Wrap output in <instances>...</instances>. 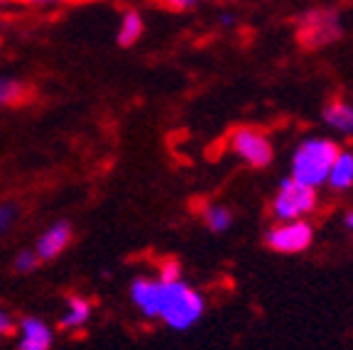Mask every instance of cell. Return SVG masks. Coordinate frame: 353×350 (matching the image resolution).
<instances>
[{
  "mask_svg": "<svg viewBox=\"0 0 353 350\" xmlns=\"http://www.w3.org/2000/svg\"><path fill=\"white\" fill-rule=\"evenodd\" d=\"M130 301L145 318L162 321L174 331H187L204 313V296L187 282H160L138 277L130 285Z\"/></svg>",
  "mask_w": 353,
  "mask_h": 350,
  "instance_id": "obj_1",
  "label": "cell"
},
{
  "mask_svg": "<svg viewBox=\"0 0 353 350\" xmlns=\"http://www.w3.org/2000/svg\"><path fill=\"white\" fill-rule=\"evenodd\" d=\"M339 157V147L329 140H307L299 145L292 162V179L307 186H319L329 179L334 159Z\"/></svg>",
  "mask_w": 353,
  "mask_h": 350,
  "instance_id": "obj_2",
  "label": "cell"
},
{
  "mask_svg": "<svg viewBox=\"0 0 353 350\" xmlns=\"http://www.w3.org/2000/svg\"><path fill=\"white\" fill-rule=\"evenodd\" d=\"M316 194L314 186H307L297 179H285L280 184V194L275 198V216L280 220H297L299 216H307L314 211Z\"/></svg>",
  "mask_w": 353,
  "mask_h": 350,
  "instance_id": "obj_3",
  "label": "cell"
},
{
  "mask_svg": "<svg viewBox=\"0 0 353 350\" xmlns=\"http://www.w3.org/2000/svg\"><path fill=\"white\" fill-rule=\"evenodd\" d=\"M339 34H341V22H339L336 12L312 10L299 20V39L309 50L334 42Z\"/></svg>",
  "mask_w": 353,
  "mask_h": 350,
  "instance_id": "obj_4",
  "label": "cell"
},
{
  "mask_svg": "<svg viewBox=\"0 0 353 350\" xmlns=\"http://www.w3.org/2000/svg\"><path fill=\"white\" fill-rule=\"evenodd\" d=\"M231 147L250 167H268L272 162V147L268 137L253 127H241L231 135Z\"/></svg>",
  "mask_w": 353,
  "mask_h": 350,
  "instance_id": "obj_5",
  "label": "cell"
},
{
  "mask_svg": "<svg viewBox=\"0 0 353 350\" xmlns=\"http://www.w3.org/2000/svg\"><path fill=\"white\" fill-rule=\"evenodd\" d=\"M312 225L304 220H287L285 225H277L268 233L265 243L275 252H302L312 243Z\"/></svg>",
  "mask_w": 353,
  "mask_h": 350,
  "instance_id": "obj_6",
  "label": "cell"
},
{
  "mask_svg": "<svg viewBox=\"0 0 353 350\" xmlns=\"http://www.w3.org/2000/svg\"><path fill=\"white\" fill-rule=\"evenodd\" d=\"M74 240V228L69 220H57V223L47 225V228L39 233L37 243H34V255L39 258V262H52L59 255H64L69 250Z\"/></svg>",
  "mask_w": 353,
  "mask_h": 350,
  "instance_id": "obj_7",
  "label": "cell"
},
{
  "mask_svg": "<svg viewBox=\"0 0 353 350\" xmlns=\"http://www.w3.org/2000/svg\"><path fill=\"white\" fill-rule=\"evenodd\" d=\"M54 329L39 316H25L15 326V350H52Z\"/></svg>",
  "mask_w": 353,
  "mask_h": 350,
  "instance_id": "obj_8",
  "label": "cell"
},
{
  "mask_svg": "<svg viewBox=\"0 0 353 350\" xmlns=\"http://www.w3.org/2000/svg\"><path fill=\"white\" fill-rule=\"evenodd\" d=\"M91 318H94V304H91V299L72 294L66 299L64 311H61L59 329L69 331V333H77V331L86 329L88 323H91Z\"/></svg>",
  "mask_w": 353,
  "mask_h": 350,
  "instance_id": "obj_9",
  "label": "cell"
},
{
  "mask_svg": "<svg viewBox=\"0 0 353 350\" xmlns=\"http://www.w3.org/2000/svg\"><path fill=\"white\" fill-rule=\"evenodd\" d=\"M143 32H145L143 15H140L138 10H132V8L123 10L121 20H118V28H116V42L121 44V47H132V44L143 37Z\"/></svg>",
  "mask_w": 353,
  "mask_h": 350,
  "instance_id": "obj_10",
  "label": "cell"
},
{
  "mask_svg": "<svg viewBox=\"0 0 353 350\" xmlns=\"http://www.w3.org/2000/svg\"><path fill=\"white\" fill-rule=\"evenodd\" d=\"M30 101V86L15 76L0 74V108H15Z\"/></svg>",
  "mask_w": 353,
  "mask_h": 350,
  "instance_id": "obj_11",
  "label": "cell"
},
{
  "mask_svg": "<svg viewBox=\"0 0 353 350\" xmlns=\"http://www.w3.org/2000/svg\"><path fill=\"white\" fill-rule=\"evenodd\" d=\"M324 121L339 132H353V105L346 101H334L324 108Z\"/></svg>",
  "mask_w": 353,
  "mask_h": 350,
  "instance_id": "obj_12",
  "label": "cell"
},
{
  "mask_svg": "<svg viewBox=\"0 0 353 350\" xmlns=\"http://www.w3.org/2000/svg\"><path fill=\"white\" fill-rule=\"evenodd\" d=\"M329 181L334 189L343 192L348 186L353 184V154L348 152H339V157L334 159V165H331V172H329Z\"/></svg>",
  "mask_w": 353,
  "mask_h": 350,
  "instance_id": "obj_13",
  "label": "cell"
},
{
  "mask_svg": "<svg viewBox=\"0 0 353 350\" xmlns=\"http://www.w3.org/2000/svg\"><path fill=\"white\" fill-rule=\"evenodd\" d=\"M231 211L223 206H209L204 208V223L209 230H214V233H223V230L231 228Z\"/></svg>",
  "mask_w": 353,
  "mask_h": 350,
  "instance_id": "obj_14",
  "label": "cell"
},
{
  "mask_svg": "<svg viewBox=\"0 0 353 350\" xmlns=\"http://www.w3.org/2000/svg\"><path fill=\"white\" fill-rule=\"evenodd\" d=\"M17 218H20V208H17V203H12V201L0 203V238L15 228Z\"/></svg>",
  "mask_w": 353,
  "mask_h": 350,
  "instance_id": "obj_15",
  "label": "cell"
},
{
  "mask_svg": "<svg viewBox=\"0 0 353 350\" xmlns=\"http://www.w3.org/2000/svg\"><path fill=\"white\" fill-rule=\"evenodd\" d=\"M39 258L34 255V250H20L15 255V260H12V269H15L17 274H30L34 272V269L39 267Z\"/></svg>",
  "mask_w": 353,
  "mask_h": 350,
  "instance_id": "obj_16",
  "label": "cell"
},
{
  "mask_svg": "<svg viewBox=\"0 0 353 350\" xmlns=\"http://www.w3.org/2000/svg\"><path fill=\"white\" fill-rule=\"evenodd\" d=\"M157 279L160 282H176L182 279V262L176 258H165L157 267Z\"/></svg>",
  "mask_w": 353,
  "mask_h": 350,
  "instance_id": "obj_17",
  "label": "cell"
},
{
  "mask_svg": "<svg viewBox=\"0 0 353 350\" xmlns=\"http://www.w3.org/2000/svg\"><path fill=\"white\" fill-rule=\"evenodd\" d=\"M20 6L32 8V10H54V8H61L72 0H17Z\"/></svg>",
  "mask_w": 353,
  "mask_h": 350,
  "instance_id": "obj_18",
  "label": "cell"
},
{
  "mask_svg": "<svg viewBox=\"0 0 353 350\" xmlns=\"http://www.w3.org/2000/svg\"><path fill=\"white\" fill-rule=\"evenodd\" d=\"M157 3L172 12H187V10H194L201 0H157Z\"/></svg>",
  "mask_w": 353,
  "mask_h": 350,
  "instance_id": "obj_19",
  "label": "cell"
},
{
  "mask_svg": "<svg viewBox=\"0 0 353 350\" xmlns=\"http://www.w3.org/2000/svg\"><path fill=\"white\" fill-rule=\"evenodd\" d=\"M15 326H17L15 318H12L6 309H0V343L6 338H10V336H15Z\"/></svg>",
  "mask_w": 353,
  "mask_h": 350,
  "instance_id": "obj_20",
  "label": "cell"
},
{
  "mask_svg": "<svg viewBox=\"0 0 353 350\" xmlns=\"http://www.w3.org/2000/svg\"><path fill=\"white\" fill-rule=\"evenodd\" d=\"M346 228H351V230H353V214H348V216H346Z\"/></svg>",
  "mask_w": 353,
  "mask_h": 350,
  "instance_id": "obj_21",
  "label": "cell"
}]
</instances>
